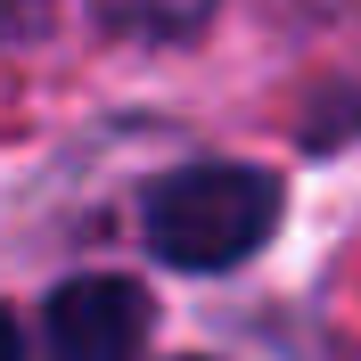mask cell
<instances>
[{
    "label": "cell",
    "instance_id": "cell-1",
    "mask_svg": "<svg viewBox=\"0 0 361 361\" xmlns=\"http://www.w3.org/2000/svg\"><path fill=\"white\" fill-rule=\"evenodd\" d=\"M279 222V180L255 164H189L148 189V247L180 271L247 263Z\"/></svg>",
    "mask_w": 361,
    "mask_h": 361
},
{
    "label": "cell",
    "instance_id": "cell-2",
    "mask_svg": "<svg viewBox=\"0 0 361 361\" xmlns=\"http://www.w3.org/2000/svg\"><path fill=\"white\" fill-rule=\"evenodd\" d=\"M148 295L132 288V279H66V288L49 295V361H140V345H148Z\"/></svg>",
    "mask_w": 361,
    "mask_h": 361
},
{
    "label": "cell",
    "instance_id": "cell-3",
    "mask_svg": "<svg viewBox=\"0 0 361 361\" xmlns=\"http://www.w3.org/2000/svg\"><path fill=\"white\" fill-rule=\"evenodd\" d=\"M214 17V0H99V25L132 33V42H189Z\"/></svg>",
    "mask_w": 361,
    "mask_h": 361
},
{
    "label": "cell",
    "instance_id": "cell-4",
    "mask_svg": "<svg viewBox=\"0 0 361 361\" xmlns=\"http://www.w3.org/2000/svg\"><path fill=\"white\" fill-rule=\"evenodd\" d=\"M58 17V0H0V49L17 42H42V25Z\"/></svg>",
    "mask_w": 361,
    "mask_h": 361
},
{
    "label": "cell",
    "instance_id": "cell-5",
    "mask_svg": "<svg viewBox=\"0 0 361 361\" xmlns=\"http://www.w3.org/2000/svg\"><path fill=\"white\" fill-rule=\"evenodd\" d=\"M0 361H25V337H17V320L0 312Z\"/></svg>",
    "mask_w": 361,
    "mask_h": 361
}]
</instances>
